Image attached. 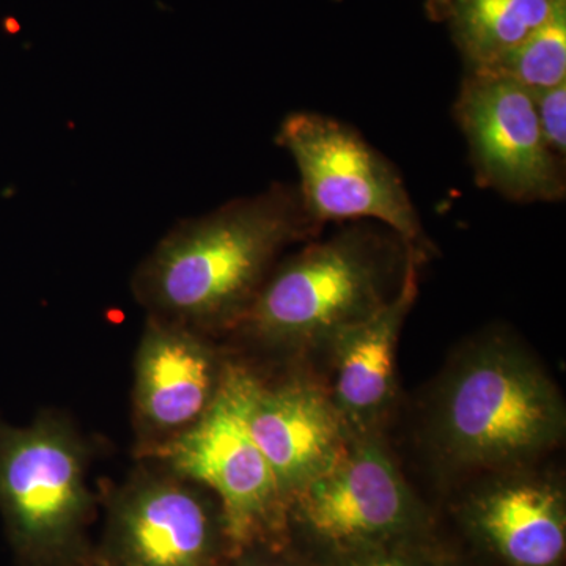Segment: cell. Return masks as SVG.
<instances>
[{"label": "cell", "instance_id": "obj_4", "mask_svg": "<svg viewBox=\"0 0 566 566\" xmlns=\"http://www.w3.org/2000/svg\"><path fill=\"white\" fill-rule=\"evenodd\" d=\"M88 450L66 417L0 419V512L25 566H88Z\"/></svg>", "mask_w": 566, "mask_h": 566}, {"label": "cell", "instance_id": "obj_1", "mask_svg": "<svg viewBox=\"0 0 566 566\" xmlns=\"http://www.w3.org/2000/svg\"><path fill=\"white\" fill-rule=\"evenodd\" d=\"M322 230L297 186H273L175 227L140 264L134 292L164 322L202 334L234 327L279 253Z\"/></svg>", "mask_w": 566, "mask_h": 566}, {"label": "cell", "instance_id": "obj_14", "mask_svg": "<svg viewBox=\"0 0 566 566\" xmlns=\"http://www.w3.org/2000/svg\"><path fill=\"white\" fill-rule=\"evenodd\" d=\"M564 0H455L449 24L469 71L485 69L538 31Z\"/></svg>", "mask_w": 566, "mask_h": 566}, {"label": "cell", "instance_id": "obj_13", "mask_svg": "<svg viewBox=\"0 0 566 566\" xmlns=\"http://www.w3.org/2000/svg\"><path fill=\"white\" fill-rule=\"evenodd\" d=\"M423 252L409 249L400 290L374 315L346 327L327 344L333 357L329 392L353 434L378 433L397 394V346L419 294Z\"/></svg>", "mask_w": 566, "mask_h": 566}, {"label": "cell", "instance_id": "obj_5", "mask_svg": "<svg viewBox=\"0 0 566 566\" xmlns=\"http://www.w3.org/2000/svg\"><path fill=\"white\" fill-rule=\"evenodd\" d=\"M430 517L378 433L354 434L326 472L290 497L286 538L319 566L428 536Z\"/></svg>", "mask_w": 566, "mask_h": 566}, {"label": "cell", "instance_id": "obj_2", "mask_svg": "<svg viewBox=\"0 0 566 566\" xmlns=\"http://www.w3.org/2000/svg\"><path fill=\"white\" fill-rule=\"evenodd\" d=\"M565 428L556 382L526 346L501 331L479 335L452 357L428 406V442L457 472L528 468L560 444Z\"/></svg>", "mask_w": 566, "mask_h": 566}, {"label": "cell", "instance_id": "obj_17", "mask_svg": "<svg viewBox=\"0 0 566 566\" xmlns=\"http://www.w3.org/2000/svg\"><path fill=\"white\" fill-rule=\"evenodd\" d=\"M536 117L551 151L558 158L566 155V82L534 93Z\"/></svg>", "mask_w": 566, "mask_h": 566}, {"label": "cell", "instance_id": "obj_18", "mask_svg": "<svg viewBox=\"0 0 566 566\" xmlns=\"http://www.w3.org/2000/svg\"><path fill=\"white\" fill-rule=\"evenodd\" d=\"M221 566H319L289 539L259 543L227 556Z\"/></svg>", "mask_w": 566, "mask_h": 566}, {"label": "cell", "instance_id": "obj_6", "mask_svg": "<svg viewBox=\"0 0 566 566\" xmlns=\"http://www.w3.org/2000/svg\"><path fill=\"white\" fill-rule=\"evenodd\" d=\"M277 144L296 164L301 200L322 229L329 222L375 221L427 253L422 223L400 174L352 126L296 112L282 122Z\"/></svg>", "mask_w": 566, "mask_h": 566}, {"label": "cell", "instance_id": "obj_12", "mask_svg": "<svg viewBox=\"0 0 566 566\" xmlns=\"http://www.w3.org/2000/svg\"><path fill=\"white\" fill-rule=\"evenodd\" d=\"M465 534L505 566H564L566 497L527 468L486 474L458 512Z\"/></svg>", "mask_w": 566, "mask_h": 566}, {"label": "cell", "instance_id": "obj_7", "mask_svg": "<svg viewBox=\"0 0 566 566\" xmlns=\"http://www.w3.org/2000/svg\"><path fill=\"white\" fill-rule=\"evenodd\" d=\"M148 457L216 495L229 556L259 543L289 539V502L245 428L226 375L207 415Z\"/></svg>", "mask_w": 566, "mask_h": 566}, {"label": "cell", "instance_id": "obj_15", "mask_svg": "<svg viewBox=\"0 0 566 566\" xmlns=\"http://www.w3.org/2000/svg\"><path fill=\"white\" fill-rule=\"evenodd\" d=\"M506 80L523 85L532 93L546 91L566 82V0L554 10L538 29L515 50L485 69Z\"/></svg>", "mask_w": 566, "mask_h": 566}, {"label": "cell", "instance_id": "obj_20", "mask_svg": "<svg viewBox=\"0 0 566 566\" xmlns=\"http://www.w3.org/2000/svg\"><path fill=\"white\" fill-rule=\"evenodd\" d=\"M442 566H465V565H461L460 562L452 560V558H447V556H446L444 562H442Z\"/></svg>", "mask_w": 566, "mask_h": 566}, {"label": "cell", "instance_id": "obj_10", "mask_svg": "<svg viewBox=\"0 0 566 566\" xmlns=\"http://www.w3.org/2000/svg\"><path fill=\"white\" fill-rule=\"evenodd\" d=\"M227 382L249 434L266 458L286 502L342 457L353 433L329 387L311 376L263 381L243 365L226 363Z\"/></svg>", "mask_w": 566, "mask_h": 566}, {"label": "cell", "instance_id": "obj_3", "mask_svg": "<svg viewBox=\"0 0 566 566\" xmlns=\"http://www.w3.org/2000/svg\"><path fill=\"white\" fill-rule=\"evenodd\" d=\"M409 249L392 230L359 223L315 238L271 271L234 327L279 352L324 349L392 300Z\"/></svg>", "mask_w": 566, "mask_h": 566}, {"label": "cell", "instance_id": "obj_19", "mask_svg": "<svg viewBox=\"0 0 566 566\" xmlns=\"http://www.w3.org/2000/svg\"><path fill=\"white\" fill-rule=\"evenodd\" d=\"M453 2H455V0H430V2H428V13L431 14L433 20L442 21L446 11L449 10V7L452 6Z\"/></svg>", "mask_w": 566, "mask_h": 566}, {"label": "cell", "instance_id": "obj_11", "mask_svg": "<svg viewBox=\"0 0 566 566\" xmlns=\"http://www.w3.org/2000/svg\"><path fill=\"white\" fill-rule=\"evenodd\" d=\"M226 363L199 331L151 316L134 364V420L142 455L199 422L214 403Z\"/></svg>", "mask_w": 566, "mask_h": 566}, {"label": "cell", "instance_id": "obj_9", "mask_svg": "<svg viewBox=\"0 0 566 566\" xmlns=\"http://www.w3.org/2000/svg\"><path fill=\"white\" fill-rule=\"evenodd\" d=\"M455 117L482 188L520 203L565 199V163L543 137L534 93L497 74L468 71Z\"/></svg>", "mask_w": 566, "mask_h": 566}, {"label": "cell", "instance_id": "obj_8", "mask_svg": "<svg viewBox=\"0 0 566 566\" xmlns=\"http://www.w3.org/2000/svg\"><path fill=\"white\" fill-rule=\"evenodd\" d=\"M227 556L216 495L163 465L137 472L115 493L96 564L221 566Z\"/></svg>", "mask_w": 566, "mask_h": 566}, {"label": "cell", "instance_id": "obj_16", "mask_svg": "<svg viewBox=\"0 0 566 566\" xmlns=\"http://www.w3.org/2000/svg\"><path fill=\"white\" fill-rule=\"evenodd\" d=\"M444 557L428 543V536H419L368 547L324 566H442Z\"/></svg>", "mask_w": 566, "mask_h": 566}]
</instances>
